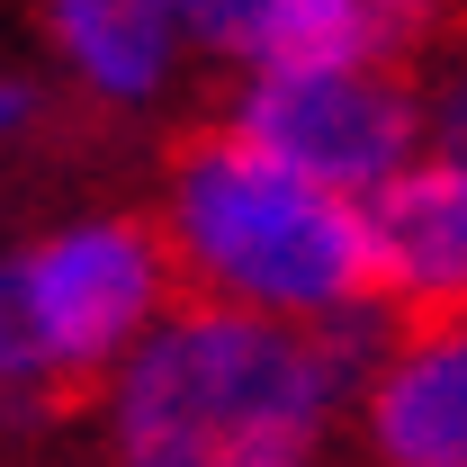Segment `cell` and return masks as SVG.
I'll use <instances>...</instances> for the list:
<instances>
[{
    "label": "cell",
    "mask_w": 467,
    "mask_h": 467,
    "mask_svg": "<svg viewBox=\"0 0 467 467\" xmlns=\"http://www.w3.org/2000/svg\"><path fill=\"white\" fill-rule=\"evenodd\" d=\"M359 306L333 315V333H296L279 306H198L117 368L109 431L135 467H288L315 450L333 387L359 350Z\"/></svg>",
    "instance_id": "cell-1"
},
{
    "label": "cell",
    "mask_w": 467,
    "mask_h": 467,
    "mask_svg": "<svg viewBox=\"0 0 467 467\" xmlns=\"http://www.w3.org/2000/svg\"><path fill=\"white\" fill-rule=\"evenodd\" d=\"M171 207H180V252L243 306H279V315L324 324L342 306L387 296L368 207H350V189H333V180L279 162L243 126L180 153Z\"/></svg>",
    "instance_id": "cell-2"
},
{
    "label": "cell",
    "mask_w": 467,
    "mask_h": 467,
    "mask_svg": "<svg viewBox=\"0 0 467 467\" xmlns=\"http://www.w3.org/2000/svg\"><path fill=\"white\" fill-rule=\"evenodd\" d=\"M162 296V252L135 225H63L9 261V378L55 387L109 368Z\"/></svg>",
    "instance_id": "cell-3"
},
{
    "label": "cell",
    "mask_w": 467,
    "mask_h": 467,
    "mask_svg": "<svg viewBox=\"0 0 467 467\" xmlns=\"http://www.w3.org/2000/svg\"><path fill=\"white\" fill-rule=\"evenodd\" d=\"M234 126H243L252 144H270L279 162L350 189V198L387 189V180L413 162V135H422L413 99L396 90V81H378L368 63H333V72H261V81L243 90Z\"/></svg>",
    "instance_id": "cell-4"
},
{
    "label": "cell",
    "mask_w": 467,
    "mask_h": 467,
    "mask_svg": "<svg viewBox=\"0 0 467 467\" xmlns=\"http://www.w3.org/2000/svg\"><path fill=\"white\" fill-rule=\"evenodd\" d=\"M368 234H378V288L441 306L467 296V153L405 162L387 189H368Z\"/></svg>",
    "instance_id": "cell-5"
},
{
    "label": "cell",
    "mask_w": 467,
    "mask_h": 467,
    "mask_svg": "<svg viewBox=\"0 0 467 467\" xmlns=\"http://www.w3.org/2000/svg\"><path fill=\"white\" fill-rule=\"evenodd\" d=\"M368 431L396 467H467V333H431L378 368Z\"/></svg>",
    "instance_id": "cell-6"
},
{
    "label": "cell",
    "mask_w": 467,
    "mask_h": 467,
    "mask_svg": "<svg viewBox=\"0 0 467 467\" xmlns=\"http://www.w3.org/2000/svg\"><path fill=\"white\" fill-rule=\"evenodd\" d=\"M46 18L99 99H153L171 72V36H189L180 0H46Z\"/></svg>",
    "instance_id": "cell-7"
},
{
    "label": "cell",
    "mask_w": 467,
    "mask_h": 467,
    "mask_svg": "<svg viewBox=\"0 0 467 467\" xmlns=\"http://www.w3.org/2000/svg\"><path fill=\"white\" fill-rule=\"evenodd\" d=\"M368 55H387L378 0H270L261 36H252L261 72H333V63H368Z\"/></svg>",
    "instance_id": "cell-8"
},
{
    "label": "cell",
    "mask_w": 467,
    "mask_h": 467,
    "mask_svg": "<svg viewBox=\"0 0 467 467\" xmlns=\"http://www.w3.org/2000/svg\"><path fill=\"white\" fill-rule=\"evenodd\" d=\"M261 9H270V0H180V27H189L198 46H216V55H252Z\"/></svg>",
    "instance_id": "cell-9"
},
{
    "label": "cell",
    "mask_w": 467,
    "mask_h": 467,
    "mask_svg": "<svg viewBox=\"0 0 467 467\" xmlns=\"http://www.w3.org/2000/svg\"><path fill=\"white\" fill-rule=\"evenodd\" d=\"M431 9H441V0H378V27H387V46L422 36V27H431Z\"/></svg>",
    "instance_id": "cell-10"
},
{
    "label": "cell",
    "mask_w": 467,
    "mask_h": 467,
    "mask_svg": "<svg viewBox=\"0 0 467 467\" xmlns=\"http://www.w3.org/2000/svg\"><path fill=\"white\" fill-rule=\"evenodd\" d=\"M431 126H441V153H467V72L441 90V117H431Z\"/></svg>",
    "instance_id": "cell-11"
}]
</instances>
